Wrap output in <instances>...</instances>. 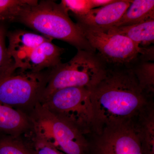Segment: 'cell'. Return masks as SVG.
I'll list each match as a JSON object with an SVG mask.
<instances>
[{
    "instance_id": "11",
    "label": "cell",
    "mask_w": 154,
    "mask_h": 154,
    "mask_svg": "<svg viewBox=\"0 0 154 154\" xmlns=\"http://www.w3.org/2000/svg\"><path fill=\"white\" fill-rule=\"evenodd\" d=\"M33 126V122L27 114L0 103V136H21Z\"/></svg>"
},
{
    "instance_id": "18",
    "label": "cell",
    "mask_w": 154,
    "mask_h": 154,
    "mask_svg": "<svg viewBox=\"0 0 154 154\" xmlns=\"http://www.w3.org/2000/svg\"><path fill=\"white\" fill-rule=\"evenodd\" d=\"M35 0H0V21L17 22L24 9Z\"/></svg>"
},
{
    "instance_id": "19",
    "label": "cell",
    "mask_w": 154,
    "mask_h": 154,
    "mask_svg": "<svg viewBox=\"0 0 154 154\" xmlns=\"http://www.w3.org/2000/svg\"><path fill=\"white\" fill-rule=\"evenodd\" d=\"M0 154H35L22 136H0Z\"/></svg>"
},
{
    "instance_id": "10",
    "label": "cell",
    "mask_w": 154,
    "mask_h": 154,
    "mask_svg": "<svg viewBox=\"0 0 154 154\" xmlns=\"http://www.w3.org/2000/svg\"><path fill=\"white\" fill-rule=\"evenodd\" d=\"M131 0H116L104 7L91 9L84 16L75 17L79 26L105 30L113 27L130 5Z\"/></svg>"
},
{
    "instance_id": "4",
    "label": "cell",
    "mask_w": 154,
    "mask_h": 154,
    "mask_svg": "<svg viewBox=\"0 0 154 154\" xmlns=\"http://www.w3.org/2000/svg\"><path fill=\"white\" fill-rule=\"evenodd\" d=\"M49 70L35 73L16 69L0 75V103L28 115L41 103Z\"/></svg>"
},
{
    "instance_id": "21",
    "label": "cell",
    "mask_w": 154,
    "mask_h": 154,
    "mask_svg": "<svg viewBox=\"0 0 154 154\" xmlns=\"http://www.w3.org/2000/svg\"><path fill=\"white\" fill-rule=\"evenodd\" d=\"M65 10L74 17L85 15L92 9L91 0H62L60 3Z\"/></svg>"
},
{
    "instance_id": "9",
    "label": "cell",
    "mask_w": 154,
    "mask_h": 154,
    "mask_svg": "<svg viewBox=\"0 0 154 154\" xmlns=\"http://www.w3.org/2000/svg\"><path fill=\"white\" fill-rule=\"evenodd\" d=\"M64 49L50 40L14 61L16 69L38 73L51 70L61 63V55Z\"/></svg>"
},
{
    "instance_id": "2",
    "label": "cell",
    "mask_w": 154,
    "mask_h": 154,
    "mask_svg": "<svg viewBox=\"0 0 154 154\" xmlns=\"http://www.w3.org/2000/svg\"><path fill=\"white\" fill-rule=\"evenodd\" d=\"M17 22L52 40L66 42L78 50L96 52L60 3L50 0H35L22 11Z\"/></svg>"
},
{
    "instance_id": "12",
    "label": "cell",
    "mask_w": 154,
    "mask_h": 154,
    "mask_svg": "<svg viewBox=\"0 0 154 154\" xmlns=\"http://www.w3.org/2000/svg\"><path fill=\"white\" fill-rule=\"evenodd\" d=\"M9 44L7 47L9 55L14 61L45 42L52 40L43 35L27 30H17L7 33Z\"/></svg>"
},
{
    "instance_id": "20",
    "label": "cell",
    "mask_w": 154,
    "mask_h": 154,
    "mask_svg": "<svg viewBox=\"0 0 154 154\" xmlns=\"http://www.w3.org/2000/svg\"><path fill=\"white\" fill-rule=\"evenodd\" d=\"M6 34L5 26L0 25V75L16 70L14 60L9 55L6 46Z\"/></svg>"
},
{
    "instance_id": "5",
    "label": "cell",
    "mask_w": 154,
    "mask_h": 154,
    "mask_svg": "<svg viewBox=\"0 0 154 154\" xmlns=\"http://www.w3.org/2000/svg\"><path fill=\"white\" fill-rule=\"evenodd\" d=\"M90 89L68 87L53 92L40 104L83 134L93 132L94 113Z\"/></svg>"
},
{
    "instance_id": "1",
    "label": "cell",
    "mask_w": 154,
    "mask_h": 154,
    "mask_svg": "<svg viewBox=\"0 0 154 154\" xmlns=\"http://www.w3.org/2000/svg\"><path fill=\"white\" fill-rule=\"evenodd\" d=\"M90 91L95 134L106 128L132 124L152 97L127 67H108L105 77Z\"/></svg>"
},
{
    "instance_id": "6",
    "label": "cell",
    "mask_w": 154,
    "mask_h": 154,
    "mask_svg": "<svg viewBox=\"0 0 154 154\" xmlns=\"http://www.w3.org/2000/svg\"><path fill=\"white\" fill-rule=\"evenodd\" d=\"M28 116L57 148L65 154H88L90 143L76 127L36 105Z\"/></svg>"
},
{
    "instance_id": "13",
    "label": "cell",
    "mask_w": 154,
    "mask_h": 154,
    "mask_svg": "<svg viewBox=\"0 0 154 154\" xmlns=\"http://www.w3.org/2000/svg\"><path fill=\"white\" fill-rule=\"evenodd\" d=\"M140 143L143 154H154V110L150 102L132 123Z\"/></svg>"
},
{
    "instance_id": "16",
    "label": "cell",
    "mask_w": 154,
    "mask_h": 154,
    "mask_svg": "<svg viewBox=\"0 0 154 154\" xmlns=\"http://www.w3.org/2000/svg\"><path fill=\"white\" fill-rule=\"evenodd\" d=\"M33 123L32 128L22 136L35 154H65L57 148L38 127Z\"/></svg>"
},
{
    "instance_id": "15",
    "label": "cell",
    "mask_w": 154,
    "mask_h": 154,
    "mask_svg": "<svg viewBox=\"0 0 154 154\" xmlns=\"http://www.w3.org/2000/svg\"><path fill=\"white\" fill-rule=\"evenodd\" d=\"M154 19L153 0H134L113 27L129 26Z\"/></svg>"
},
{
    "instance_id": "22",
    "label": "cell",
    "mask_w": 154,
    "mask_h": 154,
    "mask_svg": "<svg viewBox=\"0 0 154 154\" xmlns=\"http://www.w3.org/2000/svg\"><path fill=\"white\" fill-rule=\"evenodd\" d=\"M116 0H91L92 9L104 7L112 4Z\"/></svg>"
},
{
    "instance_id": "17",
    "label": "cell",
    "mask_w": 154,
    "mask_h": 154,
    "mask_svg": "<svg viewBox=\"0 0 154 154\" xmlns=\"http://www.w3.org/2000/svg\"><path fill=\"white\" fill-rule=\"evenodd\" d=\"M143 91L150 97L154 93V63L138 60L131 67Z\"/></svg>"
},
{
    "instance_id": "3",
    "label": "cell",
    "mask_w": 154,
    "mask_h": 154,
    "mask_svg": "<svg viewBox=\"0 0 154 154\" xmlns=\"http://www.w3.org/2000/svg\"><path fill=\"white\" fill-rule=\"evenodd\" d=\"M107 68L96 53L77 51L68 62L61 63L50 70L41 102L53 92L62 88L81 87L90 90L105 77Z\"/></svg>"
},
{
    "instance_id": "7",
    "label": "cell",
    "mask_w": 154,
    "mask_h": 154,
    "mask_svg": "<svg viewBox=\"0 0 154 154\" xmlns=\"http://www.w3.org/2000/svg\"><path fill=\"white\" fill-rule=\"evenodd\" d=\"M78 26L91 46L96 51H98L97 54L108 67H131L144 51L145 47H140L123 35Z\"/></svg>"
},
{
    "instance_id": "14",
    "label": "cell",
    "mask_w": 154,
    "mask_h": 154,
    "mask_svg": "<svg viewBox=\"0 0 154 154\" xmlns=\"http://www.w3.org/2000/svg\"><path fill=\"white\" fill-rule=\"evenodd\" d=\"M103 30L126 36L140 47H149L154 43V19L136 25L112 27Z\"/></svg>"
},
{
    "instance_id": "8",
    "label": "cell",
    "mask_w": 154,
    "mask_h": 154,
    "mask_svg": "<svg viewBox=\"0 0 154 154\" xmlns=\"http://www.w3.org/2000/svg\"><path fill=\"white\" fill-rule=\"evenodd\" d=\"M95 135L93 154H143L132 124L106 128Z\"/></svg>"
}]
</instances>
